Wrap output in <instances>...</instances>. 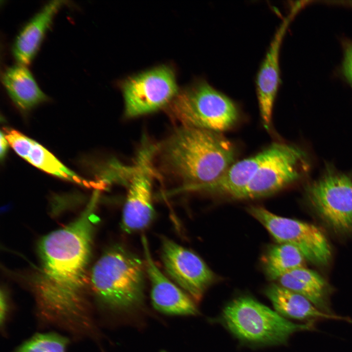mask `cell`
<instances>
[{"label":"cell","instance_id":"16","mask_svg":"<svg viewBox=\"0 0 352 352\" xmlns=\"http://www.w3.org/2000/svg\"><path fill=\"white\" fill-rule=\"evenodd\" d=\"M265 293L272 304L275 311L284 317L312 322L318 318L346 320V318L325 313L302 295L280 285L272 284Z\"/></svg>","mask_w":352,"mask_h":352},{"label":"cell","instance_id":"6","mask_svg":"<svg viewBox=\"0 0 352 352\" xmlns=\"http://www.w3.org/2000/svg\"><path fill=\"white\" fill-rule=\"evenodd\" d=\"M247 186L234 199H249L271 196L297 181L308 167L306 153L293 145L274 142Z\"/></svg>","mask_w":352,"mask_h":352},{"label":"cell","instance_id":"26","mask_svg":"<svg viewBox=\"0 0 352 352\" xmlns=\"http://www.w3.org/2000/svg\"><path fill=\"white\" fill-rule=\"evenodd\" d=\"M161 352H167L164 350H163V351H161Z\"/></svg>","mask_w":352,"mask_h":352},{"label":"cell","instance_id":"10","mask_svg":"<svg viewBox=\"0 0 352 352\" xmlns=\"http://www.w3.org/2000/svg\"><path fill=\"white\" fill-rule=\"evenodd\" d=\"M161 259L168 275L195 301H199L215 282V274L193 251L173 241H162Z\"/></svg>","mask_w":352,"mask_h":352},{"label":"cell","instance_id":"18","mask_svg":"<svg viewBox=\"0 0 352 352\" xmlns=\"http://www.w3.org/2000/svg\"><path fill=\"white\" fill-rule=\"evenodd\" d=\"M305 259L296 247L278 243L270 247L266 252L263 258V267L270 280H278L292 270L304 267Z\"/></svg>","mask_w":352,"mask_h":352},{"label":"cell","instance_id":"9","mask_svg":"<svg viewBox=\"0 0 352 352\" xmlns=\"http://www.w3.org/2000/svg\"><path fill=\"white\" fill-rule=\"evenodd\" d=\"M125 113L134 117L168 106L178 92L173 68L161 66L130 77L121 84Z\"/></svg>","mask_w":352,"mask_h":352},{"label":"cell","instance_id":"19","mask_svg":"<svg viewBox=\"0 0 352 352\" xmlns=\"http://www.w3.org/2000/svg\"><path fill=\"white\" fill-rule=\"evenodd\" d=\"M25 160L47 173L85 185L86 180L67 169L47 150L33 140Z\"/></svg>","mask_w":352,"mask_h":352},{"label":"cell","instance_id":"1","mask_svg":"<svg viewBox=\"0 0 352 352\" xmlns=\"http://www.w3.org/2000/svg\"><path fill=\"white\" fill-rule=\"evenodd\" d=\"M94 199L73 222L44 236L40 267L31 282L38 311L46 321L87 331L92 325L86 297Z\"/></svg>","mask_w":352,"mask_h":352},{"label":"cell","instance_id":"11","mask_svg":"<svg viewBox=\"0 0 352 352\" xmlns=\"http://www.w3.org/2000/svg\"><path fill=\"white\" fill-rule=\"evenodd\" d=\"M153 148L141 151L131 169L127 197L123 209L122 227L128 233L141 230L152 222L154 215L153 204Z\"/></svg>","mask_w":352,"mask_h":352},{"label":"cell","instance_id":"3","mask_svg":"<svg viewBox=\"0 0 352 352\" xmlns=\"http://www.w3.org/2000/svg\"><path fill=\"white\" fill-rule=\"evenodd\" d=\"M121 246L106 251L91 268L89 282L100 305L118 315L129 316L144 305L145 263Z\"/></svg>","mask_w":352,"mask_h":352},{"label":"cell","instance_id":"14","mask_svg":"<svg viewBox=\"0 0 352 352\" xmlns=\"http://www.w3.org/2000/svg\"><path fill=\"white\" fill-rule=\"evenodd\" d=\"M64 0H53L46 4L21 29L14 43L13 54L18 64L30 63L54 16L64 4Z\"/></svg>","mask_w":352,"mask_h":352},{"label":"cell","instance_id":"12","mask_svg":"<svg viewBox=\"0 0 352 352\" xmlns=\"http://www.w3.org/2000/svg\"><path fill=\"white\" fill-rule=\"evenodd\" d=\"M146 273L151 283V299L158 311L167 315L189 316L198 313L195 301L169 280L155 264L145 236L142 237Z\"/></svg>","mask_w":352,"mask_h":352},{"label":"cell","instance_id":"17","mask_svg":"<svg viewBox=\"0 0 352 352\" xmlns=\"http://www.w3.org/2000/svg\"><path fill=\"white\" fill-rule=\"evenodd\" d=\"M2 82L13 102L23 111L47 99L25 66L17 64L7 68L2 74Z\"/></svg>","mask_w":352,"mask_h":352},{"label":"cell","instance_id":"5","mask_svg":"<svg viewBox=\"0 0 352 352\" xmlns=\"http://www.w3.org/2000/svg\"><path fill=\"white\" fill-rule=\"evenodd\" d=\"M222 318L228 329L247 342L262 345L285 343L294 333L313 329L312 322L289 321L252 297L242 296L223 309Z\"/></svg>","mask_w":352,"mask_h":352},{"label":"cell","instance_id":"2","mask_svg":"<svg viewBox=\"0 0 352 352\" xmlns=\"http://www.w3.org/2000/svg\"><path fill=\"white\" fill-rule=\"evenodd\" d=\"M162 166L182 186L197 192L235 163L234 145L220 132L185 126L176 129L159 147Z\"/></svg>","mask_w":352,"mask_h":352},{"label":"cell","instance_id":"22","mask_svg":"<svg viewBox=\"0 0 352 352\" xmlns=\"http://www.w3.org/2000/svg\"><path fill=\"white\" fill-rule=\"evenodd\" d=\"M344 49L342 71L345 79L352 86V43L345 42Z\"/></svg>","mask_w":352,"mask_h":352},{"label":"cell","instance_id":"8","mask_svg":"<svg viewBox=\"0 0 352 352\" xmlns=\"http://www.w3.org/2000/svg\"><path fill=\"white\" fill-rule=\"evenodd\" d=\"M247 212L259 221L278 243L297 248L305 258L320 265L328 263L331 249L323 231L314 224L278 216L259 206H251Z\"/></svg>","mask_w":352,"mask_h":352},{"label":"cell","instance_id":"24","mask_svg":"<svg viewBox=\"0 0 352 352\" xmlns=\"http://www.w3.org/2000/svg\"><path fill=\"white\" fill-rule=\"evenodd\" d=\"M0 159L2 161L7 154L8 148V142L6 139L4 134L2 132H0Z\"/></svg>","mask_w":352,"mask_h":352},{"label":"cell","instance_id":"20","mask_svg":"<svg viewBox=\"0 0 352 352\" xmlns=\"http://www.w3.org/2000/svg\"><path fill=\"white\" fill-rule=\"evenodd\" d=\"M69 340L67 337L54 332L37 333L13 352H66Z\"/></svg>","mask_w":352,"mask_h":352},{"label":"cell","instance_id":"4","mask_svg":"<svg viewBox=\"0 0 352 352\" xmlns=\"http://www.w3.org/2000/svg\"><path fill=\"white\" fill-rule=\"evenodd\" d=\"M167 106L169 114L180 126L219 132L232 128L240 117L235 103L204 80L178 91Z\"/></svg>","mask_w":352,"mask_h":352},{"label":"cell","instance_id":"7","mask_svg":"<svg viewBox=\"0 0 352 352\" xmlns=\"http://www.w3.org/2000/svg\"><path fill=\"white\" fill-rule=\"evenodd\" d=\"M308 203L330 227L352 232V175L329 169L305 189Z\"/></svg>","mask_w":352,"mask_h":352},{"label":"cell","instance_id":"25","mask_svg":"<svg viewBox=\"0 0 352 352\" xmlns=\"http://www.w3.org/2000/svg\"><path fill=\"white\" fill-rule=\"evenodd\" d=\"M328 2L330 4L342 5L352 7V0L329 1Z\"/></svg>","mask_w":352,"mask_h":352},{"label":"cell","instance_id":"21","mask_svg":"<svg viewBox=\"0 0 352 352\" xmlns=\"http://www.w3.org/2000/svg\"><path fill=\"white\" fill-rule=\"evenodd\" d=\"M288 273L302 280L319 291L328 294L325 281L316 272L302 267L293 270Z\"/></svg>","mask_w":352,"mask_h":352},{"label":"cell","instance_id":"15","mask_svg":"<svg viewBox=\"0 0 352 352\" xmlns=\"http://www.w3.org/2000/svg\"><path fill=\"white\" fill-rule=\"evenodd\" d=\"M267 152L266 148L253 156L235 162L220 177L202 186L197 192L234 199L249 184Z\"/></svg>","mask_w":352,"mask_h":352},{"label":"cell","instance_id":"13","mask_svg":"<svg viewBox=\"0 0 352 352\" xmlns=\"http://www.w3.org/2000/svg\"><path fill=\"white\" fill-rule=\"evenodd\" d=\"M292 8L275 33L256 79L257 94L261 117L264 126L269 130L274 103L280 83L279 53L286 29L292 18L298 12Z\"/></svg>","mask_w":352,"mask_h":352},{"label":"cell","instance_id":"23","mask_svg":"<svg viewBox=\"0 0 352 352\" xmlns=\"http://www.w3.org/2000/svg\"><path fill=\"white\" fill-rule=\"evenodd\" d=\"M0 322L2 327L4 325L8 312V303L6 297L2 290L0 292Z\"/></svg>","mask_w":352,"mask_h":352}]
</instances>
